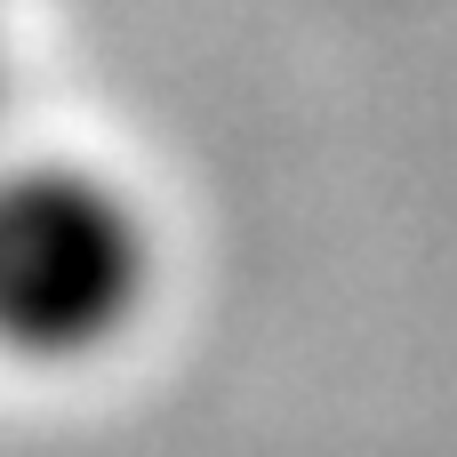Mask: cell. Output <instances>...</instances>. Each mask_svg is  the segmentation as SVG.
Segmentation results:
<instances>
[{"instance_id":"obj_1","label":"cell","mask_w":457,"mask_h":457,"mask_svg":"<svg viewBox=\"0 0 457 457\" xmlns=\"http://www.w3.org/2000/svg\"><path fill=\"white\" fill-rule=\"evenodd\" d=\"M153 297V225L88 161H0V353L24 370L96 361Z\"/></svg>"}]
</instances>
